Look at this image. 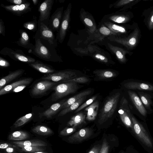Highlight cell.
I'll use <instances>...</instances> for the list:
<instances>
[{
    "label": "cell",
    "mask_w": 153,
    "mask_h": 153,
    "mask_svg": "<svg viewBox=\"0 0 153 153\" xmlns=\"http://www.w3.org/2000/svg\"><path fill=\"white\" fill-rule=\"evenodd\" d=\"M121 94L117 92L108 97L100 114L98 123L101 124L112 117L116 110Z\"/></svg>",
    "instance_id": "cell-1"
},
{
    "label": "cell",
    "mask_w": 153,
    "mask_h": 153,
    "mask_svg": "<svg viewBox=\"0 0 153 153\" xmlns=\"http://www.w3.org/2000/svg\"><path fill=\"white\" fill-rule=\"evenodd\" d=\"M140 36V32L138 28H136L129 36L120 37L111 36L107 37L109 41L121 44L127 50L134 49L137 45Z\"/></svg>",
    "instance_id": "cell-2"
},
{
    "label": "cell",
    "mask_w": 153,
    "mask_h": 153,
    "mask_svg": "<svg viewBox=\"0 0 153 153\" xmlns=\"http://www.w3.org/2000/svg\"><path fill=\"white\" fill-rule=\"evenodd\" d=\"M79 88L76 82H70L59 84L53 87V90L54 91L52 95L51 100L56 101L69 94L74 93Z\"/></svg>",
    "instance_id": "cell-3"
},
{
    "label": "cell",
    "mask_w": 153,
    "mask_h": 153,
    "mask_svg": "<svg viewBox=\"0 0 153 153\" xmlns=\"http://www.w3.org/2000/svg\"><path fill=\"white\" fill-rule=\"evenodd\" d=\"M118 111L120 117L122 121L127 128L133 129L132 117L133 115L131 110L128 100L123 97L120 101Z\"/></svg>",
    "instance_id": "cell-4"
},
{
    "label": "cell",
    "mask_w": 153,
    "mask_h": 153,
    "mask_svg": "<svg viewBox=\"0 0 153 153\" xmlns=\"http://www.w3.org/2000/svg\"><path fill=\"white\" fill-rule=\"evenodd\" d=\"M28 52L44 60L53 61V57L54 56L52 53L42 43L39 38L35 39L34 45Z\"/></svg>",
    "instance_id": "cell-5"
},
{
    "label": "cell",
    "mask_w": 153,
    "mask_h": 153,
    "mask_svg": "<svg viewBox=\"0 0 153 153\" xmlns=\"http://www.w3.org/2000/svg\"><path fill=\"white\" fill-rule=\"evenodd\" d=\"M132 131L143 144L149 147L152 148L153 144L151 138L143 126L134 115L132 117Z\"/></svg>",
    "instance_id": "cell-6"
},
{
    "label": "cell",
    "mask_w": 153,
    "mask_h": 153,
    "mask_svg": "<svg viewBox=\"0 0 153 153\" xmlns=\"http://www.w3.org/2000/svg\"><path fill=\"white\" fill-rule=\"evenodd\" d=\"M19 50L15 51L10 48L4 47L0 51V53L4 56H7L14 60L27 63L36 61V60L34 58L26 55L22 51L19 52Z\"/></svg>",
    "instance_id": "cell-7"
},
{
    "label": "cell",
    "mask_w": 153,
    "mask_h": 153,
    "mask_svg": "<svg viewBox=\"0 0 153 153\" xmlns=\"http://www.w3.org/2000/svg\"><path fill=\"white\" fill-rule=\"evenodd\" d=\"M71 4L70 3L63 13L59 30L57 33L56 39L62 43L66 36L70 19Z\"/></svg>",
    "instance_id": "cell-8"
},
{
    "label": "cell",
    "mask_w": 153,
    "mask_h": 153,
    "mask_svg": "<svg viewBox=\"0 0 153 153\" xmlns=\"http://www.w3.org/2000/svg\"><path fill=\"white\" fill-rule=\"evenodd\" d=\"M77 76L76 73L71 71L66 70L47 74L42 77V79L43 80L57 82L71 79L76 77Z\"/></svg>",
    "instance_id": "cell-9"
},
{
    "label": "cell",
    "mask_w": 153,
    "mask_h": 153,
    "mask_svg": "<svg viewBox=\"0 0 153 153\" xmlns=\"http://www.w3.org/2000/svg\"><path fill=\"white\" fill-rule=\"evenodd\" d=\"M89 49V55L94 59L106 65L114 64V62L108 52L95 46Z\"/></svg>",
    "instance_id": "cell-10"
},
{
    "label": "cell",
    "mask_w": 153,
    "mask_h": 153,
    "mask_svg": "<svg viewBox=\"0 0 153 153\" xmlns=\"http://www.w3.org/2000/svg\"><path fill=\"white\" fill-rule=\"evenodd\" d=\"M131 18L128 12L117 11L104 16L101 22H109L115 24H124L129 22Z\"/></svg>",
    "instance_id": "cell-11"
},
{
    "label": "cell",
    "mask_w": 153,
    "mask_h": 153,
    "mask_svg": "<svg viewBox=\"0 0 153 153\" xmlns=\"http://www.w3.org/2000/svg\"><path fill=\"white\" fill-rule=\"evenodd\" d=\"M56 84V82L48 80H43L36 84L31 91L34 96L42 95L51 89Z\"/></svg>",
    "instance_id": "cell-12"
},
{
    "label": "cell",
    "mask_w": 153,
    "mask_h": 153,
    "mask_svg": "<svg viewBox=\"0 0 153 153\" xmlns=\"http://www.w3.org/2000/svg\"><path fill=\"white\" fill-rule=\"evenodd\" d=\"M0 6L7 11L19 16L31 11L32 10L30 4L27 1L20 5H5L1 4Z\"/></svg>",
    "instance_id": "cell-13"
},
{
    "label": "cell",
    "mask_w": 153,
    "mask_h": 153,
    "mask_svg": "<svg viewBox=\"0 0 153 153\" xmlns=\"http://www.w3.org/2000/svg\"><path fill=\"white\" fill-rule=\"evenodd\" d=\"M53 3L54 0H45L41 4L38 9L39 13V22H48Z\"/></svg>",
    "instance_id": "cell-14"
},
{
    "label": "cell",
    "mask_w": 153,
    "mask_h": 153,
    "mask_svg": "<svg viewBox=\"0 0 153 153\" xmlns=\"http://www.w3.org/2000/svg\"><path fill=\"white\" fill-rule=\"evenodd\" d=\"M128 90L136 91H153V85L149 83L135 80H130L123 85Z\"/></svg>",
    "instance_id": "cell-15"
},
{
    "label": "cell",
    "mask_w": 153,
    "mask_h": 153,
    "mask_svg": "<svg viewBox=\"0 0 153 153\" xmlns=\"http://www.w3.org/2000/svg\"><path fill=\"white\" fill-rule=\"evenodd\" d=\"M39 24L40 37L47 41L51 45L56 47L57 45L56 40L53 32L45 24L39 22Z\"/></svg>",
    "instance_id": "cell-16"
},
{
    "label": "cell",
    "mask_w": 153,
    "mask_h": 153,
    "mask_svg": "<svg viewBox=\"0 0 153 153\" xmlns=\"http://www.w3.org/2000/svg\"><path fill=\"white\" fill-rule=\"evenodd\" d=\"M80 18L91 33L97 32V28L95 21L90 13L82 9L80 12Z\"/></svg>",
    "instance_id": "cell-17"
},
{
    "label": "cell",
    "mask_w": 153,
    "mask_h": 153,
    "mask_svg": "<svg viewBox=\"0 0 153 153\" xmlns=\"http://www.w3.org/2000/svg\"><path fill=\"white\" fill-rule=\"evenodd\" d=\"M63 7L57 8L51 16L48 22V27L53 31L58 32L62 20Z\"/></svg>",
    "instance_id": "cell-18"
},
{
    "label": "cell",
    "mask_w": 153,
    "mask_h": 153,
    "mask_svg": "<svg viewBox=\"0 0 153 153\" xmlns=\"http://www.w3.org/2000/svg\"><path fill=\"white\" fill-rule=\"evenodd\" d=\"M127 92L130 100L137 111L142 116L146 117L147 112L137 93L131 90H128Z\"/></svg>",
    "instance_id": "cell-19"
},
{
    "label": "cell",
    "mask_w": 153,
    "mask_h": 153,
    "mask_svg": "<svg viewBox=\"0 0 153 153\" xmlns=\"http://www.w3.org/2000/svg\"><path fill=\"white\" fill-rule=\"evenodd\" d=\"M106 48L114 55H115L118 60L121 63H125L127 60L126 57L127 54L130 52L122 48L115 46L107 42Z\"/></svg>",
    "instance_id": "cell-20"
},
{
    "label": "cell",
    "mask_w": 153,
    "mask_h": 153,
    "mask_svg": "<svg viewBox=\"0 0 153 153\" xmlns=\"http://www.w3.org/2000/svg\"><path fill=\"white\" fill-rule=\"evenodd\" d=\"M93 133L91 128H82L69 137L68 140L70 143L80 142L90 137Z\"/></svg>",
    "instance_id": "cell-21"
},
{
    "label": "cell",
    "mask_w": 153,
    "mask_h": 153,
    "mask_svg": "<svg viewBox=\"0 0 153 153\" xmlns=\"http://www.w3.org/2000/svg\"><path fill=\"white\" fill-rule=\"evenodd\" d=\"M137 93L146 109L148 114L153 112V93L149 91H136Z\"/></svg>",
    "instance_id": "cell-22"
},
{
    "label": "cell",
    "mask_w": 153,
    "mask_h": 153,
    "mask_svg": "<svg viewBox=\"0 0 153 153\" xmlns=\"http://www.w3.org/2000/svg\"><path fill=\"white\" fill-rule=\"evenodd\" d=\"M115 34V36L120 37H126L128 31L125 26L119 25L109 22H101Z\"/></svg>",
    "instance_id": "cell-23"
},
{
    "label": "cell",
    "mask_w": 153,
    "mask_h": 153,
    "mask_svg": "<svg viewBox=\"0 0 153 153\" xmlns=\"http://www.w3.org/2000/svg\"><path fill=\"white\" fill-rule=\"evenodd\" d=\"M32 78H25L16 81L10 84L6 85L0 90V95L9 93L15 88L20 85H29L32 81Z\"/></svg>",
    "instance_id": "cell-24"
},
{
    "label": "cell",
    "mask_w": 153,
    "mask_h": 153,
    "mask_svg": "<svg viewBox=\"0 0 153 153\" xmlns=\"http://www.w3.org/2000/svg\"><path fill=\"white\" fill-rule=\"evenodd\" d=\"M27 64L32 68L42 73L49 74L55 71V70L51 66L39 61L36 60L34 62Z\"/></svg>",
    "instance_id": "cell-25"
},
{
    "label": "cell",
    "mask_w": 153,
    "mask_h": 153,
    "mask_svg": "<svg viewBox=\"0 0 153 153\" xmlns=\"http://www.w3.org/2000/svg\"><path fill=\"white\" fill-rule=\"evenodd\" d=\"M24 71L23 69H18L10 72L8 75L3 77L0 80V90L8 83L22 75Z\"/></svg>",
    "instance_id": "cell-26"
},
{
    "label": "cell",
    "mask_w": 153,
    "mask_h": 153,
    "mask_svg": "<svg viewBox=\"0 0 153 153\" xmlns=\"http://www.w3.org/2000/svg\"><path fill=\"white\" fill-rule=\"evenodd\" d=\"M19 32L20 37L16 42L17 45L29 50L32 48L34 45L30 42V37L27 33L22 29L19 30Z\"/></svg>",
    "instance_id": "cell-27"
},
{
    "label": "cell",
    "mask_w": 153,
    "mask_h": 153,
    "mask_svg": "<svg viewBox=\"0 0 153 153\" xmlns=\"http://www.w3.org/2000/svg\"><path fill=\"white\" fill-rule=\"evenodd\" d=\"M99 107V103L96 101L85 108L86 113V118L89 121L94 120L97 115Z\"/></svg>",
    "instance_id": "cell-28"
},
{
    "label": "cell",
    "mask_w": 153,
    "mask_h": 153,
    "mask_svg": "<svg viewBox=\"0 0 153 153\" xmlns=\"http://www.w3.org/2000/svg\"><path fill=\"white\" fill-rule=\"evenodd\" d=\"M64 102V101H62L53 104L46 111L42 113H39V116L40 117H44L48 118H51L60 109H61L62 105Z\"/></svg>",
    "instance_id": "cell-29"
},
{
    "label": "cell",
    "mask_w": 153,
    "mask_h": 153,
    "mask_svg": "<svg viewBox=\"0 0 153 153\" xmlns=\"http://www.w3.org/2000/svg\"><path fill=\"white\" fill-rule=\"evenodd\" d=\"M12 143L16 145L25 146H46L47 143L43 140L39 139H33L25 141H12Z\"/></svg>",
    "instance_id": "cell-30"
},
{
    "label": "cell",
    "mask_w": 153,
    "mask_h": 153,
    "mask_svg": "<svg viewBox=\"0 0 153 153\" xmlns=\"http://www.w3.org/2000/svg\"><path fill=\"white\" fill-rule=\"evenodd\" d=\"M91 92L92 91L91 90H85L80 92L71 97L65 101H64L62 103V105L61 109H64L68 107L81 98L89 95Z\"/></svg>",
    "instance_id": "cell-31"
},
{
    "label": "cell",
    "mask_w": 153,
    "mask_h": 153,
    "mask_svg": "<svg viewBox=\"0 0 153 153\" xmlns=\"http://www.w3.org/2000/svg\"><path fill=\"white\" fill-rule=\"evenodd\" d=\"M86 115L82 112H80L72 116L68 123V125L76 127L85 123Z\"/></svg>",
    "instance_id": "cell-32"
},
{
    "label": "cell",
    "mask_w": 153,
    "mask_h": 153,
    "mask_svg": "<svg viewBox=\"0 0 153 153\" xmlns=\"http://www.w3.org/2000/svg\"><path fill=\"white\" fill-rule=\"evenodd\" d=\"M29 137V134L27 132L23 131H18L10 134L9 136L8 139L12 141H20L27 139Z\"/></svg>",
    "instance_id": "cell-33"
},
{
    "label": "cell",
    "mask_w": 153,
    "mask_h": 153,
    "mask_svg": "<svg viewBox=\"0 0 153 153\" xmlns=\"http://www.w3.org/2000/svg\"><path fill=\"white\" fill-rule=\"evenodd\" d=\"M87 96L84 97L68 107L63 109L58 115V116H63L68 113L77 109L86 99Z\"/></svg>",
    "instance_id": "cell-34"
},
{
    "label": "cell",
    "mask_w": 153,
    "mask_h": 153,
    "mask_svg": "<svg viewBox=\"0 0 153 153\" xmlns=\"http://www.w3.org/2000/svg\"><path fill=\"white\" fill-rule=\"evenodd\" d=\"M94 73L101 79H106L113 78L117 76V74L114 71L107 69L96 70Z\"/></svg>",
    "instance_id": "cell-35"
},
{
    "label": "cell",
    "mask_w": 153,
    "mask_h": 153,
    "mask_svg": "<svg viewBox=\"0 0 153 153\" xmlns=\"http://www.w3.org/2000/svg\"><path fill=\"white\" fill-rule=\"evenodd\" d=\"M33 132L37 134L41 135H48L53 133L52 130L48 127L42 125H38L34 127Z\"/></svg>",
    "instance_id": "cell-36"
},
{
    "label": "cell",
    "mask_w": 153,
    "mask_h": 153,
    "mask_svg": "<svg viewBox=\"0 0 153 153\" xmlns=\"http://www.w3.org/2000/svg\"><path fill=\"white\" fill-rule=\"evenodd\" d=\"M16 146L18 147V149L21 151L26 152L27 153L44 151L45 150V148L42 146Z\"/></svg>",
    "instance_id": "cell-37"
},
{
    "label": "cell",
    "mask_w": 153,
    "mask_h": 153,
    "mask_svg": "<svg viewBox=\"0 0 153 153\" xmlns=\"http://www.w3.org/2000/svg\"><path fill=\"white\" fill-rule=\"evenodd\" d=\"M97 32H98L99 34L104 36L108 37L112 35L115 36L114 34L101 22L97 28Z\"/></svg>",
    "instance_id": "cell-38"
},
{
    "label": "cell",
    "mask_w": 153,
    "mask_h": 153,
    "mask_svg": "<svg viewBox=\"0 0 153 153\" xmlns=\"http://www.w3.org/2000/svg\"><path fill=\"white\" fill-rule=\"evenodd\" d=\"M32 117L31 113L28 114L19 118L14 124L15 128L21 126L27 122Z\"/></svg>",
    "instance_id": "cell-39"
},
{
    "label": "cell",
    "mask_w": 153,
    "mask_h": 153,
    "mask_svg": "<svg viewBox=\"0 0 153 153\" xmlns=\"http://www.w3.org/2000/svg\"><path fill=\"white\" fill-rule=\"evenodd\" d=\"M37 22L36 20L35 19L24 23L23 24V26L26 29L35 31L37 29Z\"/></svg>",
    "instance_id": "cell-40"
},
{
    "label": "cell",
    "mask_w": 153,
    "mask_h": 153,
    "mask_svg": "<svg viewBox=\"0 0 153 153\" xmlns=\"http://www.w3.org/2000/svg\"><path fill=\"white\" fill-rule=\"evenodd\" d=\"M136 0H120L118 1L113 4L114 8L124 7L134 2Z\"/></svg>",
    "instance_id": "cell-41"
},
{
    "label": "cell",
    "mask_w": 153,
    "mask_h": 153,
    "mask_svg": "<svg viewBox=\"0 0 153 153\" xmlns=\"http://www.w3.org/2000/svg\"><path fill=\"white\" fill-rule=\"evenodd\" d=\"M89 80V79L85 76H80L75 77L67 80L61 82L65 83L67 82H75L76 83H85L88 82Z\"/></svg>",
    "instance_id": "cell-42"
},
{
    "label": "cell",
    "mask_w": 153,
    "mask_h": 153,
    "mask_svg": "<svg viewBox=\"0 0 153 153\" xmlns=\"http://www.w3.org/2000/svg\"><path fill=\"white\" fill-rule=\"evenodd\" d=\"M97 97V96L95 95L91 98L86 101L82 104L77 109H76L74 113H76L78 112L85 107H87V106L90 105L96 100Z\"/></svg>",
    "instance_id": "cell-43"
},
{
    "label": "cell",
    "mask_w": 153,
    "mask_h": 153,
    "mask_svg": "<svg viewBox=\"0 0 153 153\" xmlns=\"http://www.w3.org/2000/svg\"><path fill=\"white\" fill-rule=\"evenodd\" d=\"M76 130L75 127H66L64 128L60 132V134L63 136H65L75 132Z\"/></svg>",
    "instance_id": "cell-44"
},
{
    "label": "cell",
    "mask_w": 153,
    "mask_h": 153,
    "mask_svg": "<svg viewBox=\"0 0 153 153\" xmlns=\"http://www.w3.org/2000/svg\"><path fill=\"white\" fill-rule=\"evenodd\" d=\"M109 146L105 139H103L100 153H108Z\"/></svg>",
    "instance_id": "cell-45"
},
{
    "label": "cell",
    "mask_w": 153,
    "mask_h": 153,
    "mask_svg": "<svg viewBox=\"0 0 153 153\" xmlns=\"http://www.w3.org/2000/svg\"><path fill=\"white\" fill-rule=\"evenodd\" d=\"M147 26L150 30L153 29V9L152 10L147 20Z\"/></svg>",
    "instance_id": "cell-46"
},
{
    "label": "cell",
    "mask_w": 153,
    "mask_h": 153,
    "mask_svg": "<svg viewBox=\"0 0 153 153\" xmlns=\"http://www.w3.org/2000/svg\"><path fill=\"white\" fill-rule=\"evenodd\" d=\"M14 147L18 149V147L15 144L8 143H1L0 144V148L1 149H6L8 147Z\"/></svg>",
    "instance_id": "cell-47"
},
{
    "label": "cell",
    "mask_w": 153,
    "mask_h": 153,
    "mask_svg": "<svg viewBox=\"0 0 153 153\" xmlns=\"http://www.w3.org/2000/svg\"><path fill=\"white\" fill-rule=\"evenodd\" d=\"M102 146L100 145L94 146L88 152V153H100Z\"/></svg>",
    "instance_id": "cell-48"
},
{
    "label": "cell",
    "mask_w": 153,
    "mask_h": 153,
    "mask_svg": "<svg viewBox=\"0 0 153 153\" xmlns=\"http://www.w3.org/2000/svg\"><path fill=\"white\" fill-rule=\"evenodd\" d=\"M0 65L2 68L7 67L10 66V64L7 61L0 56Z\"/></svg>",
    "instance_id": "cell-49"
},
{
    "label": "cell",
    "mask_w": 153,
    "mask_h": 153,
    "mask_svg": "<svg viewBox=\"0 0 153 153\" xmlns=\"http://www.w3.org/2000/svg\"><path fill=\"white\" fill-rule=\"evenodd\" d=\"M6 1L9 2L14 4L15 5H20L27 1L25 0H6Z\"/></svg>",
    "instance_id": "cell-50"
},
{
    "label": "cell",
    "mask_w": 153,
    "mask_h": 153,
    "mask_svg": "<svg viewBox=\"0 0 153 153\" xmlns=\"http://www.w3.org/2000/svg\"><path fill=\"white\" fill-rule=\"evenodd\" d=\"M5 28L4 23L2 19H0V34L5 36Z\"/></svg>",
    "instance_id": "cell-51"
},
{
    "label": "cell",
    "mask_w": 153,
    "mask_h": 153,
    "mask_svg": "<svg viewBox=\"0 0 153 153\" xmlns=\"http://www.w3.org/2000/svg\"><path fill=\"white\" fill-rule=\"evenodd\" d=\"M28 85H24L18 86L16 88L14 89L12 91L14 92H18L22 90L25 88Z\"/></svg>",
    "instance_id": "cell-52"
},
{
    "label": "cell",
    "mask_w": 153,
    "mask_h": 153,
    "mask_svg": "<svg viewBox=\"0 0 153 153\" xmlns=\"http://www.w3.org/2000/svg\"><path fill=\"white\" fill-rule=\"evenodd\" d=\"M16 149H18L12 147H8L6 149V151L8 153H12L15 152Z\"/></svg>",
    "instance_id": "cell-53"
},
{
    "label": "cell",
    "mask_w": 153,
    "mask_h": 153,
    "mask_svg": "<svg viewBox=\"0 0 153 153\" xmlns=\"http://www.w3.org/2000/svg\"><path fill=\"white\" fill-rule=\"evenodd\" d=\"M32 1L33 4L35 5H36L39 2V1L38 0H32Z\"/></svg>",
    "instance_id": "cell-54"
},
{
    "label": "cell",
    "mask_w": 153,
    "mask_h": 153,
    "mask_svg": "<svg viewBox=\"0 0 153 153\" xmlns=\"http://www.w3.org/2000/svg\"><path fill=\"white\" fill-rule=\"evenodd\" d=\"M48 153L47 152H44V151H40V152H28V153Z\"/></svg>",
    "instance_id": "cell-55"
},
{
    "label": "cell",
    "mask_w": 153,
    "mask_h": 153,
    "mask_svg": "<svg viewBox=\"0 0 153 153\" xmlns=\"http://www.w3.org/2000/svg\"><path fill=\"white\" fill-rule=\"evenodd\" d=\"M120 153H124V152H121Z\"/></svg>",
    "instance_id": "cell-56"
}]
</instances>
